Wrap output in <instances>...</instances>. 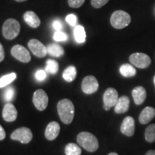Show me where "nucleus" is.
<instances>
[{
    "label": "nucleus",
    "mask_w": 155,
    "mask_h": 155,
    "mask_svg": "<svg viewBox=\"0 0 155 155\" xmlns=\"http://www.w3.org/2000/svg\"><path fill=\"white\" fill-rule=\"evenodd\" d=\"M46 71L50 74L55 75L59 70V64L55 60L49 59L46 61Z\"/></svg>",
    "instance_id": "nucleus-24"
},
{
    "label": "nucleus",
    "mask_w": 155,
    "mask_h": 155,
    "mask_svg": "<svg viewBox=\"0 0 155 155\" xmlns=\"http://www.w3.org/2000/svg\"><path fill=\"white\" fill-rule=\"evenodd\" d=\"M132 96L137 105H141L146 99L147 92L144 87L137 86L133 89Z\"/></svg>",
    "instance_id": "nucleus-17"
},
{
    "label": "nucleus",
    "mask_w": 155,
    "mask_h": 155,
    "mask_svg": "<svg viewBox=\"0 0 155 155\" xmlns=\"http://www.w3.org/2000/svg\"><path fill=\"white\" fill-rule=\"evenodd\" d=\"M86 0H68V5L72 8H79L84 4Z\"/></svg>",
    "instance_id": "nucleus-29"
},
{
    "label": "nucleus",
    "mask_w": 155,
    "mask_h": 155,
    "mask_svg": "<svg viewBox=\"0 0 155 155\" xmlns=\"http://www.w3.org/2000/svg\"><path fill=\"white\" fill-rule=\"evenodd\" d=\"M119 72L124 77L130 78L133 77L137 74V71L135 68L130 64H123L119 68Z\"/></svg>",
    "instance_id": "nucleus-20"
},
{
    "label": "nucleus",
    "mask_w": 155,
    "mask_h": 155,
    "mask_svg": "<svg viewBox=\"0 0 155 155\" xmlns=\"http://www.w3.org/2000/svg\"><path fill=\"white\" fill-rule=\"evenodd\" d=\"M129 61L138 68H147L150 65L151 58L147 54L142 53H135L131 54L129 57Z\"/></svg>",
    "instance_id": "nucleus-5"
},
{
    "label": "nucleus",
    "mask_w": 155,
    "mask_h": 155,
    "mask_svg": "<svg viewBox=\"0 0 155 155\" xmlns=\"http://www.w3.org/2000/svg\"><path fill=\"white\" fill-rule=\"evenodd\" d=\"M108 155H119V154H116V153H115V152H111V153H110Z\"/></svg>",
    "instance_id": "nucleus-37"
},
{
    "label": "nucleus",
    "mask_w": 155,
    "mask_h": 155,
    "mask_svg": "<svg viewBox=\"0 0 155 155\" xmlns=\"http://www.w3.org/2000/svg\"><path fill=\"white\" fill-rule=\"evenodd\" d=\"M130 104V100L127 96H122L119 98L117 103L114 106V111L116 114H124L128 111Z\"/></svg>",
    "instance_id": "nucleus-15"
},
{
    "label": "nucleus",
    "mask_w": 155,
    "mask_h": 155,
    "mask_svg": "<svg viewBox=\"0 0 155 155\" xmlns=\"http://www.w3.org/2000/svg\"><path fill=\"white\" fill-rule=\"evenodd\" d=\"M20 32V25L16 19L10 18L7 19L2 27V34L7 40H13L17 38Z\"/></svg>",
    "instance_id": "nucleus-3"
},
{
    "label": "nucleus",
    "mask_w": 155,
    "mask_h": 155,
    "mask_svg": "<svg viewBox=\"0 0 155 155\" xmlns=\"http://www.w3.org/2000/svg\"><path fill=\"white\" fill-rule=\"evenodd\" d=\"M60 130H61V127H60L59 124L56 121H52L46 127L45 136L48 140L53 141L58 137Z\"/></svg>",
    "instance_id": "nucleus-14"
},
{
    "label": "nucleus",
    "mask_w": 155,
    "mask_h": 155,
    "mask_svg": "<svg viewBox=\"0 0 155 155\" xmlns=\"http://www.w3.org/2000/svg\"><path fill=\"white\" fill-rule=\"evenodd\" d=\"M74 38L78 43H83L86 41V31L83 26L78 25L74 29Z\"/></svg>",
    "instance_id": "nucleus-22"
},
{
    "label": "nucleus",
    "mask_w": 155,
    "mask_h": 155,
    "mask_svg": "<svg viewBox=\"0 0 155 155\" xmlns=\"http://www.w3.org/2000/svg\"><path fill=\"white\" fill-rule=\"evenodd\" d=\"M65 152L66 155H81L82 151L78 145L74 143H69L65 146Z\"/></svg>",
    "instance_id": "nucleus-23"
},
{
    "label": "nucleus",
    "mask_w": 155,
    "mask_h": 155,
    "mask_svg": "<svg viewBox=\"0 0 155 155\" xmlns=\"http://www.w3.org/2000/svg\"><path fill=\"white\" fill-rule=\"evenodd\" d=\"M2 117L5 121L12 122L17 119V111L16 108L10 102L7 103L2 110Z\"/></svg>",
    "instance_id": "nucleus-13"
},
{
    "label": "nucleus",
    "mask_w": 155,
    "mask_h": 155,
    "mask_svg": "<svg viewBox=\"0 0 155 155\" xmlns=\"http://www.w3.org/2000/svg\"><path fill=\"white\" fill-rule=\"evenodd\" d=\"M33 135L29 128L21 127L13 131L11 134V139L20 141L22 144H28L32 139Z\"/></svg>",
    "instance_id": "nucleus-6"
},
{
    "label": "nucleus",
    "mask_w": 155,
    "mask_h": 155,
    "mask_svg": "<svg viewBox=\"0 0 155 155\" xmlns=\"http://www.w3.org/2000/svg\"><path fill=\"white\" fill-rule=\"evenodd\" d=\"M35 77L38 81H43L46 78V72L45 71H43V70H39V71H38L36 72Z\"/></svg>",
    "instance_id": "nucleus-32"
},
{
    "label": "nucleus",
    "mask_w": 155,
    "mask_h": 155,
    "mask_svg": "<svg viewBox=\"0 0 155 155\" xmlns=\"http://www.w3.org/2000/svg\"><path fill=\"white\" fill-rule=\"evenodd\" d=\"M145 139L150 143L155 141V124H151L145 130Z\"/></svg>",
    "instance_id": "nucleus-26"
},
{
    "label": "nucleus",
    "mask_w": 155,
    "mask_h": 155,
    "mask_svg": "<svg viewBox=\"0 0 155 155\" xmlns=\"http://www.w3.org/2000/svg\"><path fill=\"white\" fill-rule=\"evenodd\" d=\"M53 39L57 42H65L68 40V36L62 31H56L53 35Z\"/></svg>",
    "instance_id": "nucleus-28"
},
{
    "label": "nucleus",
    "mask_w": 155,
    "mask_h": 155,
    "mask_svg": "<svg viewBox=\"0 0 155 155\" xmlns=\"http://www.w3.org/2000/svg\"><path fill=\"white\" fill-rule=\"evenodd\" d=\"M11 54L15 59L22 63H29L31 60L30 53L24 46L16 45L11 49Z\"/></svg>",
    "instance_id": "nucleus-9"
},
{
    "label": "nucleus",
    "mask_w": 155,
    "mask_h": 155,
    "mask_svg": "<svg viewBox=\"0 0 155 155\" xmlns=\"http://www.w3.org/2000/svg\"><path fill=\"white\" fill-rule=\"evenodd\" d=\"M108 1L109 0H91V5L94 8L98 9L106 5Z\"/></svg>",
    "instance_id": "nucleus-30"
},
{
    "label": "nucleus",
    "mask_w": 155,
    "mask_h": 155,
    "mask_svg": "<svg viewBox=\"0 0 155 155\" xmlns=\"http://www.w3.org/2000/svg\"><path fill=\"white\" fill-rule=\"evenodd\" d=\"M5 59V50L2 45L0 43V63Z\"/></svg>",
    "instance_id": "nucleus-34"
},
{
    "label": "nucleus",
    "mask_w": 155,
    "mask_h": 155,
    "mask_svg": "<svg viewBox=\"0 0 155 155\" xmlns=\"http://www.w3.org/2000/svg\"><path fill=\"white\" fill-rule=\"evenodd\" d=\"M154 85H155V75H154Z\"/></svg>",
    "instance_id": "nucleus-39"
},
{
    "label": "nucleus",
    "mask_w": 155,
    "mask_h": 155,
    "mask_svg": "<svg viewBox=\"0 0 155 155\" xmlns=\"http://www.w3.org/2000/svg\"><path fill=\"white\" fill-rule=\"evenodd\" d=\"M47 50L48 53L50 55L56 58L61 57V56L64 55V53H65L63 47H61L59 45L55 43L48 45L47 46Z\"/></svg>",
    "instance_id": "nucleus-19"
},
{
    "label": "nucleus",
    "mask_w": 155,
    "mask_h": 155,
    "mask_svg": "<svg viewBox=\"0 0 155 155\" xmlns=\"http://www.w3.org/2000/svg\"><path fill=\"white\" fill-rule=\"evenodd\" d=\"M32 101L37 109L39 111H44L48 106V96L45 91L38 89L34 93Z\"/></svg>",
    "instance_id": "nucleus-8"
},
{
    "label": "nucleus",
    "mask_w": 155,
    "mask_h": 155,
    "mask_svg": "<svg viewBox=\"0 0 155 155\" xmlns=\"http://www.w3.org/2000/svg\"><path fill=\"white\" fill-rule=\"evenodd\" d=\"M121 131L127 137H132L135 131V121L131 116H127L121 125Z\"/></svg>",
    "instance_id": "nucleus-12"
},
{
    "label": "nucleus",
    "mask_w": 155,
    "mask_h": 155,
    "mask_svg": "<svg viewBox=\"0 0 155 155\" xmlns=\"http://www.w3.org/2000/svg\"><path fill=\"white\" fill-rule=\"evenodd\" d=\"M155 117V109L153 107L147 106L144 108L139 115V122L141 124H147Z\"/></svg>",
    "instance_id": "nucleus-16"
},
{
    "label": "nucleus",
    "mask_w": 155,
    "mask_h": 155,
    "mask_svg": "<svg viewBox=\"0 0 155 155\" xmlns=\"http://www.w3.org/2000/svg\"><path fill=\"white\" fill-rule=\"evenodd\" d=\"M24 19L25 22L32 28H38L40 25V19L34 12L28 11L24 14Z\"/></svg>",
    "instance_id": "nucleus-18"
},
{
    "label": "nucleus",
    "mask_w": 155,
    "mask_h": 155,
    "mask_svg": "<svg viewBox=\"0 0 155 155\" xmlns=\"http://www.w3.org/2000/svg\"><path fill=\"white\" fill-rule=\"evenodd\" d=\"M58 112L60 119L65 124H69L74 118L75 108L71 100L64 98L58 102L57 105Z\"/></svg>",
    "instance_id": "nucleus-1"
},
{
    "label": "nucleus",
    "mask_w": 155,
    "mask_h": 155,
    "mask_svg": "<svg viewBox=\"0 0 155 155\" xmlns=\"http://www.w3.org/2000/svg\"><path fill=\"white\" fill-rule=\"evenodd\" d=\"M66 19L67 22L70 25H71V26L73 27H75L77 24V17L75 15H73V14L68 15L66 17V19Z\"/></svg>",
    "instance_id": "nucleus-31"
},
{
    "label": "nucleus",
    "mask_w": 155,
    "mask_h": 155,
    "mask_svg": "<svg viewBox=\"0 0 155 155\" xmlns=\"http://www.w3.org/2000/svg\"><path fill=\"white\" fill-rule=\"evenodd\" d=\"M103 100H104V108L106 111H109L111 107L115 106L119 100V94L117 91L114 88H108L104 93Z\"/></svg>",
    "instance_id": "nucleus-7"
},
{
    "label": "nucleus",
    "mask_w": 155,
    "mask_h": 155,
    "mask_svg": "<svg viewBox=\"0 0 155 155\" xmlns=\"http://www.w3.org/2000/svg\"><path fill=\"white\" fill-rule=\"evenodd\" d=\"M17 78V74L15 73H12L9 74L5 75L0 78V88H4L7 86L13 81H15Z\"/></svg>",
    "instance_id": "nucleus-25"
},
{
    "label": "nucleus",
    "mask_w": 155,
    "mask_h": 155,
    "mask_svg": "<svg viewBox=\"0 0 155 155\" xmlns=\"http://www.w3.org/2000/svg\"><path fill=\"white\" fill-rule=\"evenodd\" d=\"M15 1L18 2H25V1H27V0H15Z\"/></svg>",
    "instance_id": "nucleus-38"
},
{
    "label": "nucleus",
    "mask_w": 155,
    "mask_h": 155,
    "mask_svg": "<svg viewBox=\"0 0 155 155\" xmlns=\"http://www.w3.org/2000/svg\"><path fill=\"white\" fill-rule=\"evenodd\" d=\"M6 137V132L3 127L0 125V141L4 140Z\"/></svg>",
    "instance_id": "nucleus-35"
},
{
    "label": "nucleus",
    "mask_w": 155,
    "mask_h": 155,
    "mask_svg": "<svg viewBox=\"0 0 155 155\" xmlns=\"http://www.w3.org/2000/svg\"><path fill=\"white\" fill-rule=\"evenodd\" d=\"M28 47L34 55L38 58H43L47 55V47L36 39H32L28 42Z\"/></svg>",
    "instance_id": "nucleus-11"
},
{
    "label": "nucleus",
    "mask_w": 155,
    "mask_h": 155,
    "mask_svg": "<svg viewBox=\"0 0 155 155\" xmlns=\"http://www.w3.org/2000/svg\"><path fill=\"white\" fill-rule=\"evenodd\" d=\"M98 82L97 79L93 75H88L85 77L82 81L81 88L83 93L86 94H92L96 92L98 89Z\"/></svg>",
    "instance_id": "nucleus-10"
},
{
    "label": "nucleus",
    "mask_w": 155,
    "mask_h": 155,
    "mask_svg": "<svg viewBox=\"0 0 155 155\" xmlns=\"http://www.w3.org/2000/svg\"><path fill=\"white\" fill-rule=\"evenodd\" d=\"M53 27L54 30L56 31H61L62 28H63V25H62V22L59 20H55L53 23Z\"/></svg>",
    "instance_id": "nucleus-33"
},
{
    "label": "nucleus",
    "mask_w": 155,
    "mask_h": 155,
    "mask_svg": "<svg viewBox=\"0 0 155 155\" xmlns=\"http://www.w3.org/2000/svg\"><path fill=\"white\" fill-rule=\"evenodd\" d=\"M78 144L90 152H94L98 149V141L94 134L90 132L83 131L77 137Z\"/></svg>",
    "instance_id": "nucleus-2"
},
{
    "label": "nucleus",
    "mask_w": 155,
    "mask_h": 155,
    "mask_svg": "<svg viewBox=\"0 0 155 155\" xmlns=\"http://www.w3.org/2000/svg\"><path fill=\"white\" fill-rule=\"evenodd\" d=\"M146 155H155V150H150L147 152Z\"/></svg>",
    "instance_id": "nucleus-36"
},
{
    "label": "nucleus",
    "mask_w": 155,
    "mask_h": 155,
    "mask_svg": "<svg viewBox=\"0 0 155 155\" xmlns=\"http://www.w3.org/2000/svg\"><path fill=\"white\" fill-rule=\"evenodd\" d=\"M110 21L113 28L123 29L130 24L131 17L124 11L117 10L112 14Z\"/></svg>",
    "instance_id": "nucleus-4"
},
{
    "label": "nucleus",
    "mask_w": 155,
    "mask_h": 155,
    "mask_svg": "<svg viewBox=\"0 0 155 155\" xmlns=\"http://www.w3.org/2000/svg\"><path fill=\"white\" fill-rule=\"evenodd\" d=\"M15 95V91L13 87L9 86L8 88L5 89V93H4V100L7 103H9L14 99V97Z\"/></svg>",
    "instance_id": "nucleus-27"
},
{
    "label": "nucleus",
    "mask_w": 155,
    "mask_h": 155,
    "mask_svg": "<svg viewBox=\"0 0 155 155\" xmlns=\"http://www.w3.org/2000/svg\"><path fill=\"white\" fill-rule=\"evenodd\" d=\"M77 75V70L75 66L71 65L67 68L65 71H63V77L64 80L67 82H72L75 80V77Z\"/></svg>",
    "instance_id": "nucleus-21"
}]
</instances>
